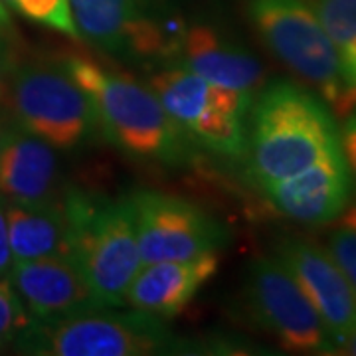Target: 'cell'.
<instances>
[{"instance_id":"cell-23","label":"cell","mask_w":356,"mask_h":356,"mask_svg":"<svg viewBox=\"0 0 356 356\" xmlns=\"http://www.w3.org/2000/svg\"><path fill=\"white\" fill-rule=\"evenodd\" d=\"M14 264L10 240H8V222H6V202L0 196V280H6Z\"/></svg>"},{"instance_id":"cell-27","label":"cell","mask_w":356,"mask_h":356,"mask_svg":"<svg viewBox=\"0 0 356 356\" xmlns=\"http://www.w3.org/2000/svg\"><path fill=\"white\" fill-rule=\"evenodd\" d=\"M10 30V16L8 10L4 8V4L0 2V34H6Z\"/></svg>"},{"instance_id":"cell-6","label":"cell","mask_w":356,"mask_h":356,"mask_svg":"<svg viewBox=\"0 0 356 356\" xmlns=\"http://www.w3.org/2000/svg\"><path fill=\"white\" fill-rule=\"evenodd\" d=\"M77 214L74 257L99 307L125 303V293L140 269L137 222L131 196L109 200L72 191Z\"/></svg>"},{"instance_id":"cell-16","label":"cell","mask_w":356,"mask_h":356,"mask_svg":"<svg viewBox=\"0 0 356 356\" xmlns=\"http://www.w3.org/2000/svg\"><path fill=\"white\" fill-rule=\"evenodd\" d=\"M6 222L14 261L74 255L77 214L72 191L50 202H6Z\"/></svg>"},{"instance_id":"cell-24","label":"cell","mask_w":356,"mask_h":356,"mask_svg":"<svg viewBox=\"0 0 356 356\" xmlns=\"http://www.w3.org/2000/svg\"><path fill=\"white\" fill-rule=\"evenodd\" d=\"M6 34H0V103H4L8 86H10V77H13L14 67H16V58L10 48V44L4 38Z\"/></svg>"},{"instance_id":"cell-1","label":"cell","mask_w":356,"mask_h":356,"mask_svg":"<svg viewBox=\"0 0 356 356\" xmlns=\"http://www.w3.org/2000/svg\"><path fill=\"white\" fill-rule=\"evenodd\" d=\"M60 62L86 91L99 133L119 151L172 166L188 161L191 140L172 123L147 83L81 54L64 56Z\"/></svg>"},{"instance_id":"cell-2","label":"cell","mask_w":356,"mask_h":356,"mask_svg":"<svg viewBox=\"0 0 356 356\" xmlns=\"http://www.w3.org/2000/svg\"><path fill=\"white\" fill-rule=\"evenodd\" d=\"M245 143L257 188L303 170L341 149V129L323 97L289 81L259 91Z\"/></svg>"},{"instance_id":"cell-28","label":"cell","mask_w":356,"mask_h":356,"mask_svg":"<svg viewBox=\"0 0 356 356\" xmlns=\"http://www.w3.org/2000/svg\"><path fill=\"white\" fill-rule=\"evenodd\" d=\"M6 131L8 127L0 121V153H2V147H4V140H6Z\"/></svg>"},{"instance_id":"cell-13","label":"cell","mask_w":356,"mask_h":356,"mask_svg":"<svg viewBox=\"0 0 356 356\" xmlns=\"http://www.w3.org/2000/svg\"><path fill=\"white\" fill-rule=\"evenodd\" d=\"M259 191L281 216L305 226H325L334 222L348 206L353 178L343 149H339Z\"/></svg>"},{"instance_id":"cell-8","label":"cell","mask_w":356,"mask_h":356,"mask_svg":"<svg viewBox=\"0 0 356 356\" xmlns=\"http://www.w3.org/2000/svg\"><path fill=\"white\" fill-rule=\"evenodd\" d=\"M4 105L16 125L60 151L77 149L99 133L93 105L62 62L16 64Z\"/></svg>"},{"instance_id":"cell-18","label":"cell","mask_w":356,"mask_h":356,"mask_svg":"<svg viewBox=\"0 0 356 356\" xmlns=\"http://www.w3.org/2000/svg\"><path fill=\"white\" fill-rule=\"evenodd\" d=\"M0 2L13 6L16 13H20L32 22L48 26L64 36L79 40L70 10V0H0Z\"/></svg>"},{"instance_id":"cell-25","label":"cell","mask_w":356,"mask_h":356,"mask_svg":"<svg viewBox=\"0 0 356 356\" xmlns=\"http://www.w3.org/2000/svg\"><path fill=\"white\" fill-rule=\"evenodd\" d=\"M341 60H343V72L346 81L356 89V42L341 50Z\"/></svg>"},{"instance_id":"cell-21","label":"cell","mask_w":356,"mask_h":356,"mask_svg":"<svg viewBox=\"0 0 356 356\" xmlns=\"http://www.w3.org/2000/svg\"><path fill=\"white\" fill-rule=\"evenodd\" d=\"M329 255L356 293V229L339 226L329 236Z\"/></svg>"},{"instance_id":"cell-15","label":"cell","mask_w":356,"mask_h":356,"mask_svg":"<svg viewBox=\"0 0 356 356\" xmlns=\"http://www.w3.org/2000/svg\"><path fill=\"white\" fill-rule=\"evenodd\" d=\"M56 149L20 125H10L0 153V196L8 202L58 200L62 191Z\"/></svg>"},{"instance_id":"cell-11","label":"cell","mask_w":356,"mask_h":356,"mask_svg":"<svg viewBox=\"0 0 356 356\" xmlns=\"http://www.w3.org/2000/svg\"><path fill=\"white\" fill-rule=\"evenodd\" d=\"M281 261L332 337V343L356 329V293L329 252L303 238L285 236L275 243Z\"/></svg>"},{"instance_id":"cell-14","label":"cell","mask_w":356,"mask_h":356,"mask_svg":"<svg viewBox=\"0 0 356 356\" xmlns=\"http://www.w3.org/2000/svg\"><path fill=\"white\" fill-rule=\"evenodd\" d=\"M218 267V252L140 266L125 293V303L154 317H177L216 275Z\"/></svg>"},{"instance_id":"cell-5","label":"cell","mask_w":356,"mask_h":356,"mask_svg":"<svg viewBox=\"0 0 356 356\" xmlns=\"http://www.w3.org/2000/svg\"><path fill=\"white\" fill-rule=\"evenodd\" d=\"M18 350L48 356H149L184 353L182 343L161 317L133 309L107 307L76 317L34 323L16 341Z\"/></svg>"},{"instance_id":"cell-3","label":"cell","mask_w":356,"mask_h":356,"mask_svg":"<svg viewBox=\"0 0 356 356\" xmlns=\"http://www.w3.org/2000/svg\"><path fill=\"white\" fill-rule=\"evenodd\" d=\"M250 20L281 64L317 89L337 113L356 107V89L346 81L341 50L307 0H250Z\"/></svg>"},{"instance_id":"cell-4","label":"cell","mask_w":356,"mask_h":356,"mask_svg":"<svg viewBox=\"0 0 356 356\" xmlns=\"http://www.w3.org/2000/svg\"><path fill=\"white\" fill-rule=\"evenodd\" d=\"M79 40L115 60L135 65H172L186 22L165 0H70Z\"/></svg>"},{"instance_id":"cell-19","label":"cell","mask_w":356,"mask_h":356,"mask_svg":"<svg viewBox=\"0 0 356 356\" xmlns=\"http://www.w3.org/2000/svg\"><path fill=\"white\" fill-rule=\"evenodd\" d=\"M321 24L339 50L356 42V0H313Z\"/></svg>"},{"instance_id":"cell-10","label":"cell","mask_w":356,"mask_h":356,"mask_svg":"<svg viewBox=\"0 0 356 356\" xmlns=\"http://www.w3.org/2000/svg\"><path fill=\"white\" fill-rule=\"evenodd\" d=\"M137 222L140 266L218 252L228 229L206 210L184 198L154 191L131 194Z\"/></svg>"},{"instance_id":"cell-7","label":"cell","mask_w":356,"mask_h":356,"mask_svg":"<svg viewBox=\"0 0 356 356\" xmlns=\"http://www.w3.org/2000/svg\"><path fill=\"white\" fill-rule=\"evenodd\" d=\"M147 86L191 143L222 156L245 154L243 119L254 105L252 93L212 83L178 65L161 67Z\"/></svg>"},{"instance_id":"cell-26","label":"cell","mask_w":356,"mask_h":356,"mask_svg":"<svg viewBox=\"0 0 356 356\" xmlns=\"http://www.w3.org/2000/svg\"><path fill=\"white\" fill-rule=\"evenodd\" d=\"M334 355H353L356 356V329L344 334L334 343Z\"/></svg>"},{"instance_id":"cell-9","label":"cell","mask_w":356,"mask_h":356,"mask_svg":"<svg viewBox=\"0 0 356 356\" xmlns=\"http://www.w3.org/2000/svg\"><path fill=\"white\" fill-rule=\"evenodd\" d=\"M243 303L255 325L273 334L285 350L334 355L325 323L275 255L255 257L248 266Z\"/></svg>"},{"instance_id":"cell-20","label":"cell","mask_w":356,"mask_h":356,"mask_svg":"<svg viewBox=\"0 0 356 356\" xmlns=\"http://www.w3.org/2000/svg\"><path fill=\"white\" fill-rule=\"evenodd\" d=\"M32 325V318L8 277L0 280V350L14 344Z\"/></svg>"},{"instance_id":"cell-22","label":"cell","mask_w":356,"mask_h":356,"mask_svg":"<svg viewBox=\"0 0 356 356\" xmlns=\"http://www.w3.org/2000/svg\"><path fill=\"white\" fill-rule=\"evenodd\" d=\"M341 149L356 186V107L344 119V125L341 129Z\"/></svg>"},{"instance_id":"cell-12","label":"cell","mask_w":356,"mask_h":356,"mask_svg":"<svg viewBox=\"0 0 356 356\" xmlns=\"http://www.w3.org/2000/svg\"><path fill=\"white\" fill-rule=\"evenodd\" d=\"M8 281L34 323H54L102 309L74 255L14 261Z\"/></svg>"},{"instance_id":"cell-17","label":"cell","mask_w":356,"mask_h":356,"mask_svg":"<svg viewBox=\"0 0 356 356\" xmlns=\"http://www.w3.org/2000/svg\"><path fill=\"white\" fill-rule=\"evenodd\" d=\"M196 76L218 86L255 95L264 83V67L243 46L208 24L186 28L177 62Z\"/></svg>"}]
</instances>
